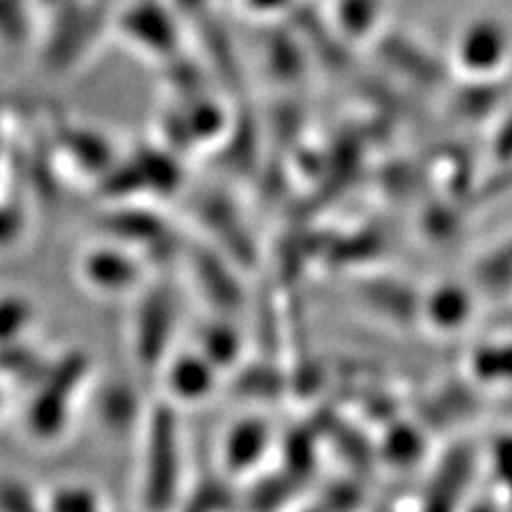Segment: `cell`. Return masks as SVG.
Segmentation results:
<instances>
[{
  "label": "cell",
  "instance_id": "6da1fadb",
  "mask_svg": "<svg viewBox=\"0 0 512 512\" xmlns=\"http://www.w3.org/2000/svg\"><path fill=\"white\" fill-rule=\"evenodd\" d=\"M111 28L143 58L167 62L180 54V13L169 0H131L118 9Z\"/></svg>",
  "mask_w": 512,
  "mask_h": 512
},
{
  "label": "cell",
  "instance_id": "7a4b0ae2",
  "mask_svg": "<svg viewBox=\"0 0 512 512\" xmlns=\"http://www.w3.org/2000/svg\"><path fill=\"white\" fill-rule=\"evenodd\" d=\"M512 60V32L500 18L480 15L463 24L453 45V69L463 79H500Z\"/></svg>",
  "mask_w": 512,
  "mask_h": 512
},
{
  "label": "cell",
  "instance_id": "3957f363",
  "mask_svg": "<svg viewBox=\"0 0 512 512\" xmlns=\"http://www.w3.org/2000/svg\"><path fill=\"white\" fill-rule=\"evenodd\" d=\"M103 20L94 13L90 0H73V3L56 9L54 35L47 37L45 60L47 67L64 71L67 64L88 54L96 39V22Z\"/></svg>",
  "mask_w": 512,
  "mask_h": 512
},
{
  "label": "cell",
  "instance_id": "277c9868",
  "mask_svg": "<svg viewBox=\"0 0 512 512\" xmlns=\"http://www.w3.org/2000/svg\"><path fill=\"white\" fill-rule=\"evenodd\" d=\"M82 278L105 293H120L139 278V263L133 254L118 246H92L79 261Z\"/></svg>",
  "mask_w": 512,
  "mask_h": 512
},
{
  "label": "cell",
  "instance_id": "5b68a950",
  "mask_svg": "<svg viewBox=\"0 0 512 512\" xmlns=\"http://www.w3.org/2000/svg\"><path fill=\"white\" fill-rule=\"evenodd\" d=\"M333 26L352 43H372L382 32L384 0H333Z\"/></svg>",
  "mask_w": 512,
  "mask_h": 512
},
{
  "label": "cell",
  "instance_id": "8992f818",
  "mask_svg": "<svg viewBox=\"0 0 512 512\" xmlns=\"http://www.w3.org/2000/svg\"><path fill=\"white\" fill-rule=\"evenodd\" d=\"M378 39L389 43L387 50L391 52H384V60H387L397 73H402L416 84H423L425 88L442 82L444 71L438 58L429 50H425L421 43L406 37H393L387 41L382 35H378Z\"/></svg>",
  "mask_w": 512,
  "mask_h": 512
},
{
  "label": "cell",
  "instance_id": "52a82bcc",
  "mask_svg": "<svg viewBox=\"0 0 512 512\" xmlns=\"http://www.w3.org/2000/svg\"><path fill=\"white\" fill-rule=\"evenodd\" d=\"M472 278L474 286L485 295L506 297L512 293V235L478 256Z\"/></svg>",
  "mask_w": 512,
  "mask_h": 512
},
{
  "label": "cell",
  "instance_id": "ba28073f",
  "mask_svg": "<svg viewBox=\"0 0 512 512\" xmlns=\"http://www.w3.org/2000/svg\"><path fill=\"white\" fill-rule=\"evenodd\" d=\"M425 312L440 329L459 327L472 312V293L459 284H440L427 295Z\"/></svg>",
  "mask_w": 512,
  "mask_h": 512
},
{
  "label": "cell",
  "instance_id": "9c48e42d",
  "mask_svg": "<svg viewBox=\"0 0 512 512\" xmlns=\"http://www.w3.org/2000/svg\"><path fill=\"white\" fill-rule=\"evenodd\" d=\"M30 0H0V43H22L28 35Z\"/></svg>",
  "mask_w": 512,
  "mask_h": 512
},
{
  "label": "cell",
  "instance_id": "30bf717a",
  "mask_svg": "<svg viewBox=\"0 0 512 512\" xmlns=\"http://www.w3.org/2000/svg\"><path fill=\"white\" fill-rule=\"evenodd\" d=\"M265 444V429L259 423H246L242 429L235 431L229 444V459L233 466H244V463H252L250 459L263 451Z\"/></svg>",
  "mask_w": 512,
  "mask_h": 512
},
{
  "label": "cell",
  "instance_id": "8fae6325",
  "mask_svg": "<svg viewBox=\"0 0 512 512\" xmlns=\"http://www.w3.org/2000/svg\"><path fill=\"white\" fill-rule=\"evenodd\" d=\"M489 158L500 171L512 167V107L493 120V133L489 137Z\"/></svg>",
  "mask_w": 512,
  "mask_h": 512
},
{
  "label": "cell",
  "instance_id": "7c38bea8",
  "mask_svg": "<svg viewBox=\"0 0 512 512\" xmlns=\"http://www.w3.org/2000/svg\"><path fill=\"white\" fill-rule=\"evenodd\" d=\"M212 376L207 372V367L201 365L197 359H188L184 361L178 370H175L173 384L175 389L180 391L184 397H199L203 391L210 389Z\"/></svg>",
  "mask_w": 512,
  "mask_h": 512
},
{
  "label": "cell",
  "instance_id": "4fadbf2b",
  "mask_svg": "<svg viewBox=\"0 0 512 512\" xmlns=\"http://www.w3.org/2000/svg\"><path fill=\"white\" fill-rule=\"evenodd\" d=\"M30 306L20 295H3L0 297V340H7L11 335L28 323Z\"/></svg>",
  "mask_w": 512,
  "mask_h": 512
},
{
  "label": "cell",
  "instance_id": "5bb4252c",
  "mask_svg": "<svg viewBox=\"0 0 512 512\" xmlns=\"http://www.w3.org/2000/svg\"><path fill=\"white\" fill-rule=\"evenodd\" d=\"M22 227H24V218L18 207L0 205V248L13 244L15 237H20Z\"/></svg>",
  "mask_w": 512,
  "mask_h": 512
},
{
  "label": "cell",
  "instance_id": "9a60e30c",
  "mask_svg": "<svg viewBox=\"0 0 512 512\" xmlns=\"http://www.w3.org/2000/svg\"><path fill=\"white\" fill-rule=\"evenodd\" d=\"M244 9L248 13H256V15H278L282 13L291 0H242Z\"/></svg>",
  "mask_w": 512,
  "mask_h": 512
},
{
  "label": "cell",
  "instance_id": "2e32d148",
  "mask_svg": "<svg viewBox=\"0 0 512 512\" xmlns=\"http://www.w3.org/2000/svg\"><path fill=\"white\" fill-rule=\"evenodd\" d=\"M171 3V7L175 9V11H184V9H188V11H197V9H201L207 0H169Z\"/></svg>",
  "mask_w": 512,
  "mask_h": 512
}]
</instances>
